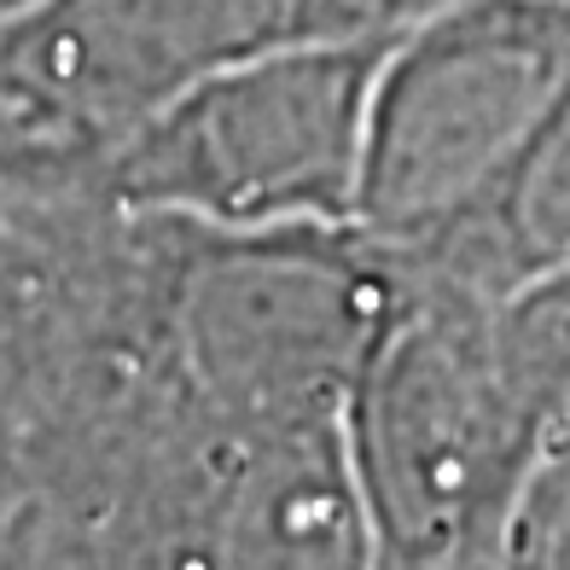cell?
<instances>
[{
	"instance_id": "6da1fadb",
	"label": "cell",
	"mask_w": 570,
	"mask_h": 570,
	"mask_svg": "<svg viewBox=\"0 0 570 570\" xmlns=\"http://www.w3.org/2000/svg\"><path fill=\"white\" fill-rule=\"evenodd\" d=\"M344 297L106 198L0 204V570H367Z\"/></svg>"
},
{
	"instance_id": "7a4b0ae2",
	"label": "cell",
	"mask_w": 570,
	"mask_h": 570,
	"mask_svg": "<svg viewBox=\"0 0 570 570\" xmlns=\"http://www.w3.org/2000/svg\"><path fill=\"white\" fill-rule=\"evenodd\" d=\"M564 413L570 274L478 292L402 263L344 407L367 570H501Z\"/></svg>"
},
{
	"instance_id": "3957f363",
	"label": "cell",
	"mask_w": 570,
	"mask_h": 570,
	"mask_svg": "<svg viewBox=\"0 0 570 570\" xmlns=\"http://www.w3.org/2000/svg\"><path fill=\"white\" fill-rule=\"evenodd\" d=\"M443 0H23L0 12V204L82 198L117 146L227 65L396 36Z\"/></svg>"
},
{
	"instance_id": "277c9868",
	"label": "cell",
	"mask_w": 570,
	"mask_h": 570,
	"mask_svg": "<svg viewBox=\"0 0 570 570\" xmlns=\"http://www.w3.org/2000/svg\"><path fill=\"white\" fill-rule=\"evenodd\" d=\"M570 65V0H443L384 47L355 216L407 268L436 263L501 187Z\"/></svg>"
},
{
	"instance_id": "5b68a950",
	"label": "cell",
	"mask_w": 570,
	"mask_h": 570,
	"mask_svg": "<svg viewBox=\"0 0 570 570\" xmlns=\"http://www.w3.org/2000/svg\"><path fill=\"white\" fill-rule=\"evenodd\" d=\"M396 36L285 47L204 76L117 146L82 198L239 233L350 227L373 82Z\"/></svg>"
},
{
	"instance_id": "8992f818",
	"label": "cell",
	"mask_w": 570,
	"mask_h": 570,
	"mask_svg": "<svg viewBox=\"0 0 570 570\" xmlns=\"http://www.w3.org/2000/svg\"><path fill=\"white\" fill-rule=\"evenodd\" d=\"M425 274L478 292H512L530 279L570 274V65L501 187L489 193L472 227L436 263H425Z\"/></svg>"
},
{
	"instance_id": "52a82bcc",
	"label": "cell",
	"mask_w": 570,
	"mask_h": 570,
	"mask_svg": "<svg viewBox=\"0 0 570 570\" xmlns=\"http://www.w3.org/2000/svg\"><path fill=\"white\" fill-rule=\"evenodd\" d=\"M501 570H570V413L518 495Z\"/></svg>"
},
{
	"instance_id": "ba28073f",
	"label": "cell",
	"mask_w": 570,
	"mask_h": 570,
	"mask_svg": "<svg viewBox=\"0 0 570 570\" xmlns=\"http://www.w3.org/2000/svg\"><path fill=\"white\" fill-rule=\"evenodd\" d=\"M12 7H23V0H0V12H12Z\"/></svg>"
}]
</instances>
